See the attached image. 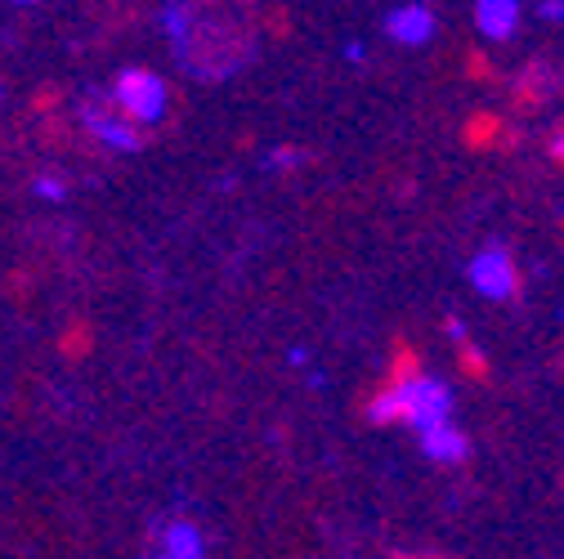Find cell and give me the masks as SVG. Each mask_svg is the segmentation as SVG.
<instances>
[{
    "mask_svg": "<svg viewBox=\"0 0 564 559\" xmlns=\"http://www.w3.org/2000/svg\"><path fill=\"white\" fill-rule=\"evenodd\" d=\"M475 19H479V32H484V36L511 41L516 28H520V0H479Z\"/></svg>",
    "mask_w": 564,
    "mask_h": 559,
    "instance_id": "ba28073f",
    "label": "cell"
},
{
    "mask_svg": "<svg viewBox=\"0 0 564 559\" xmlns=\"http://www.w3.org/2000/svg\"><path fill=\"white\" fill-rule=\"evenodd\" d=\"M511 125L502 121V117H492V112H475L470 121H466V144L470 149H492V144H511L516 134H507Z\"/></svg>",
    "mask_w": 564,
    "mask_h": 559,
    "instance_id": "8fae6325",
    "label": "cell"
},
{
    "mask_svg": "<svg viewBox=\"0 0 564 559\" xmlns=\"http://www.w3.org/2000/svg\"><path fill=\"white\" fill-rule=\"evenodd\" d=\"M112 99L144 125H158L162 112H166V81L158 73H149V67H130V73L117 77L112 86Z\"/></svg>",
    "mask_w": 564,
    "mask_h": 559,
    "instance_id": "277c9868",
    "label": "cell"
},
{
    "mask_svg": "<svg viewBox=\"0 0 564 559\" xmlns=\"http://www.w3.org/2000/svg\"><path fill=\"white\" fill-rule=\"evenodd\" d=\"M386 36L399 41V45H426L435 36V19L426 6H403L386 19Z\"/></svg>",
    "mask_w": 564,
    "mask_h": 559,
    "instance_id": "52a82bcc",
    "label": "cell"
},
{
    "mask_svg": "<svg viewBox=\"0 0 564 559\" xmlns=\"http://www.w3.org/2000/svg\"><path fill=\"white\" fill-rule=\"evenodd\" d=\"M470 77H479V81H488V77H492V67L484 63V54H470Z\"/></svg>",
    "mask_w": 564,
    "mask_h": 559,
    "instance_id": "2e32d148",
    "label": "cell"
},
{
    "mask_svg": "<svg viewBox=\"0 0 564 559\" xmlns=\"http://www.w3.org/2000/svg\"><path fill=\"white\" fill-rule=\"evenodd\" d=\"M538 14L560 23V19H564V0H538Z\"/></svg>",
    "mask_w": 564,
    "mask_h": 559,
    "instance_id": "9a60e30c",
    "label": "cell"
},
{
    "mask_svg": "<svg viewBox=\"0 0 564 559\" xmlns=\"http://www.w3.org/2000/svg\"><path fill=\"white\" fill-rule=\"evenodd\" d=\"M453 412V390L444 381H431V376H412V381H399V385H386L368 416L372 421H408L412 430H426V426H440L448 421Z\"/></svg>",
    "mask_w": 564,
    "mask_h": 559,
    "instance_id": "7a4b0ae2",
    "label": "cell"
},
{
    "mask_svg": "<svg viewBox=\"0 0 564 559\" xmlns=\"http://www.w3.org/2000/svg\"><path fill=\"white\" fill-rule=\"evenodd\" d=\"M462 368H466V376H488V363L479 359L475 344H462Z\"/></svg>",
    "mask_w": 564,
    "mask_h": 559,
    "instance_id": "4fadbf2b",
    "label": "cell"
},
{
    "mask_svg": "<svg viewBox=\"0 0 564 559\" xmlns=\"http://www.w3.org/2000/svg\"><path fill=\"white\" fill-rule=\"evenodd\" d=\"M448 336H453V340H466V322H462V318H448Z\"/></svg>",
    "mask_w": 564,
    "mask_h": 559,
    "instance_id": "ac0fdd59",
    "label": "cell"
},
{
    "mask_svg": "<svg viewBox=\"0 0 564 559\" xmlns=\"http://www.w3.org/2000/svg\"><path fill=\"white\" fill-rule=\"evenodd\" d=\"M421 452L435 457V461H462V457L470 452V443H466V435H462L457 426L440 421V426H426V430H421Z\"/></svg>",
    "mask_w": 564,
    "mask_h": 559,
    "instance_id": "9c48e42d",
    "label": "cell"
},
{
    "mask_svg": "<svg viewBox=\"0 0 564 559\" xmlns=\"http://www.w3.org/2000/svg\"><path fill=\"white\" fill-rule=\"evenodd\" d=\"M412 376H421V363H416L412 354H399V363H394V372H390V385H399V381H412Z\"/></svg>",
    "mask_w": 564,
    "mask_h": 559,
    "instance_id": "5bb4252c",
    "label": "cell"
},
{
    "mask_svg": "<svg viewBox=\"0 0 564 559\" xmlns=\"http://www.w3.org/2000/svg\"><path fill=\"white\" fill-rule=\"evenodd\" d=\"M560 86H564V73H560V67H551L546 58H533L524 73L511 81V99H516L520 112H538Z\"/></svg>",
    "mask_w": 564,
    "mask_h": 559,
    "instance_id": "8992f818",
    "label": "cell"
},
{
    "mask_svg": "<svg viewBox=\"0 0 564 559\" xmlns=\"http://www.w3.org/2000/svg\"><path fill=\"white\" fill-rule=\"evenodd\" d=\"M166 32L197 81H225L256 54V32L238 0H171Z\"/></svg>",
    "mask_w": 564,
    "mask_h": 559,
    "instance_id": "6da1fadb",
    "label": "cell"
},
{
    "mask_svg": "<svg viewBox=\"0 0 564 559\" xmlns=\"http://www.w3.org/2000/svg\"><path fill=\"white\" fill-rule=\"evenodd\" d=\"M153 559H206V546H202V533L193 524H171L162 533V546L153 550Z\"/></svg>",
    "mask_w": 564,
    "mask_h": 559,
    "instance_id": "30bf717a",
    "label": "cell"
},
{
    "mask_svg": "<svg viewBox=\"0 0 564 559\" xmlns=\"http://www.w3.org/2000/svg\"><path fill=\"white\" fill-rule=\"evenodd\" d=\"M394 559H435V555H394Z\"/></svg>",
    "mask_w": 564,
    "mask_h": 559,
    "instance_id": "d6986e66",
    "label": "cell"
},
{
    "mask_svg": "<svg viewBox=\"0 0 564 559\" xmlns=\"http://www.w3.org/2000/svg\"><path fill=\"white\" fill-rule=\"evenodd\" d=\"M82 121H86V130L90 134H99L108 149H121V153H134V149H144V121H134L117 99H112V90H99V95H90L86 99V108H82Z\"/></svg>",
    "mask_w": 564,
    "mask_h": 559,
    "instance_id": "3957f363",
    "label": "cell"
},
{
    "mask_svg": "<svg viewBox=\"0 0 564 559\" xmlns=\"http://www.w3.org/2000/svg\"><path fill=\"white\" fill-rule=\"evenodd\" d=\"M470 287L484 300H511L520 292V268L502 246H488L470 260Z\"/></svg>",
    "mask_w": 564,
    "mask_h": 559,
    "instance_id": "5b68a950",
    "label": "cell"
},
{
    "mask_svg": "<svg viewBox=\"0 0 564 559\" xmlns=\"http://www.w3.org/2000/svg\"><path fill=\"white\" fill-rule=\"evenodd\" d=\"M90 322H73L63 336H58V349H63V359H86V349H90Z\"/></svg>",
    "mask_w": 564,
    "mask_h": 559,
    "instance_id": "7c38bea8",
    "label": "cell"
},
{
    "mask_svg": "<svg viewBox=\"0 0 564 559\" xmlns=\"http://www.w3.org/2000/svg\"><path fill=\"white\" fill-rule=\"evenodd\" d=\"M551 157H555V166H564V125H560V134L551 139Z\"/></svg>",
    "mask_w": 564,
    "mask_h": 559,
    "instance_id": "e0dca14e",
    "label": "cell"
}]
</instances>
